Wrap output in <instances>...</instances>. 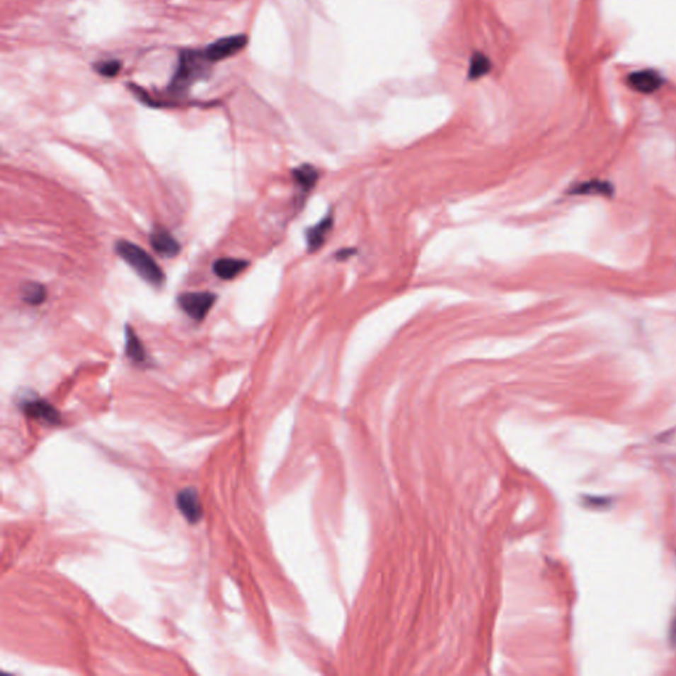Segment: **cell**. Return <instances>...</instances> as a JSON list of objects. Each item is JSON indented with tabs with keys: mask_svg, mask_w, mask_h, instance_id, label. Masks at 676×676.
I'll return each instance as SVG.
<instances>
[{
	"mask_svg": "<svg viewBox=\"0 0 676 676\" xmlns=\"http://www.w3.org/2000/svg\"><path fill=\"white\" fill-rule=\"evenodd\" d=\"M213 65L204 50L180 52L176 70L168 85V93L172 97H185L196 82L204 81L212 74Z\"/></svg>",
	"mask_w": 676,
	"mask_h": 676,
	"instance_id": "cell-1",
	"label": "cell"
},
{
	"mask_svg": "<svg viewBox=\"0 0 676 676\" xmlns=\"http://www.w3.org/2000/svg\"><path fill=\"white\" fill-rule=\"evenodd\" d=\"M247 41L248 38L242 33L234 35V36H226L209 44L204 50L207 59H210L213 64H217L219 61H224L238 55L247 45Z\"/></svg>",
	"mask_w": 676,
	"mask_h": 676,
	"instance_id": "cell-4",
	"label": "cell"
},
{
	"mask_svg": "<svg viewBox=\"0 0 676 676\" xmlns=\"http://www.w3.org/2000/svg\"><path fill=\"white\" fill-rule=\"evenodd\" d=\"M247 267H248V262L245 259L219 258L213 263V271L219 279L231 280L241 273H244Z\"/></svg>",
	"mask_w": 676,
	"mask_h": 676,
	"instance_id": "cell-11",
	"label": "cell"
},
{
	"mask_svg": "<svg viewBox=\"0 0 676 676\" xmlns=\"http://www.w3.org/2000/svg\"><path fill=\"white\" fill-rule=\"evenodd\" d=\"M177 506L188 522L197 523L202 517L201 502L195 489L188 488L180 491L177 495Z\"/></svg>",
	"mask_w": 676,
	"mask_h": 676,
	"instance_id": "cell-7",
	"label": "cell"
},
{
	"mask_svg": "<svg viewBox=\"0 0 676 676\" xmlns=\"http://www.w3.org/2000/svg\"><path fill=\"white\" fill-rule=\"evenodd\" d=\"M491 70V59H488L482 53H474L471 56V65H469V71L468 76L471 79H479L483 76H486Z\"/></svg>",
	"mask_w": 676,
	"mask_h": 676,
	"instance_id": "cell-15",
	"label": "cell"
},
{
	"mask_svg": "<svg viewBox=\"0 0 676 676\" xmlns=\"http://www.w3.org/2000/svg\"><path fill=\"white\" fill-rule=\"evenodd\" d=\"M627 86L641 94H654L666 82L662 73L655 69H641L631 71L626 79Z\"/></svg>",
	"mask_w": 676,
	"mask_h": 676,
	"instance_id": "cell-5",
	"label": "cell"
},
{
	"mask_svg": "<svg viewBox=\"0 0 676 676\" xmlns=\"http://www.w3.org/2000/svg\"><path fill=\"white\" fill-rule=\"evenodd\" d=\"M24 412L41 422L48 423V424H59L61 422L59 413L57 410L45 401L42 399H30L23 404Z\"/></svg>",
	"mask_w": 676,
	"mask_h": 676,
	"instance_id": "cell-8",
	"label": "cell"
},
{
	"mask_svg": "<svg viewBox=\"0 0 676 676\" xmlns=\"http://www.w3.org/2000/svg\"><path fill=\"white\" fill-rule=\"evenodd\" d=\"M216 294L212 292H185L178 296L177 302L189 317L195 321H202L216 303Z\"/></svg>",
	"mask_w": 676,
	"mask_h": 676,
	"instance_id": "cell-3",
	"label": "cell"
},
{
	"mask_svg": "<svg viewBox=\"0 0 676 676\" xmlns=\"http://www.w3.org/2000/svg\"><path fill=\"white\" fill-rule=\"evenodd\" d=\"M671 641L672 643H676V618L672 624V627H671Z\"/></svg>",
	"mask_w": 676,
	"mask_h": 676,
	"instance_id": "cell-17",
	"label": "cell"
},
{
	"mask_svg": "<svg viewBox=\"0 0 676 676\" xmlns=\"http://www.w3.org/2000/svg\"><path fill=\"white\" fill-rule=\"evenodd\" d=\"M569 193L573 196H598L612 198L614 196V186L605 180H590V181H585L573 186L569 190Z\"/></svg>",
	"mask_w": 676,
	"mask_h": 676,
	"instance_id": "cell-9",
	"label": "cell"
},
{
	"mask_svg": "<svg viewBox=\"0 0 676 676\" xmlns=\"http://www.w3.org/2000/svg\"><path fill=\"white\" fill-rule=\"evenodd\" d=\"M294 183L302 189L303 193H308L314 189L319 180V171L311 164H303L292 172Z\"/></svg>",
	"mask_w": 676,
	"mask_h": 676,
	"instance_id": "cell-12",
	"label": "cell"
},
{
	"mask_svg": "<svg viewBox=\"0 0 676 676\" xmlns=\"http://www.w3.org/2000/svg\"><path fill=\"white\" fill-rule=\"evenodd\" d=\"M115 250L119 256L131 265L146 282L154 285L164 283L166 275L144 248L127 241H118Z\"/></svg>",
	"mask_w": 676,
	"mask_h": 676,
	"instance_id": "cell-2",
	"label": "cell"
},
{
	"mask_svg": "<svg viewBox=\"0 0 676 676\" xmlns=\"http://www.w3.org/2000/svg\"><path fill=\"white\" fill-rule=\"evenodd\" d=\"M94 70L98 73L99 76L106 77V79H114L117 77L120 70H122V61L119 59H111L99 61L94 64Z\"/></svg>",
	"mask_w": 676,
	"mask_h": 676,
	"instance_id": "cell-16",
	"label": "cell"
},
{
	"mask_svg": "<svg viewBox=\"0 0 676 676\" xmlns=\"http://www.w3.org/2000/svg\"><path fill=\"white\" fill-rule=\"evenodd\" d=\"M125 331H126V355L134 362H144L146 361V350H144V346L140 341V338L137 337V333L134 332V329L130 325H126Z\"/></svg>",
	"mask_w": 676,
	"mask_h": 676,
	"instance_id": "cell-13",
	"label": "cell"
},
{
	"mask_svg": "<svg viewBox=\"0 0 676 676\" xmlns=\"http://www.w3.org/2000/svg\"><path fill=\"white\" fill-rule=\"evenodd\" d=\"M333 227V217L326 216L323 218L317 225L312 226L307 230L305 236H307V244L311 253H314L321 248V246L325 244L326 236L331 233Z\"/></svg>",
	"mask_w": 676,
	"mask_h": 676,
	"instance_id": "cell-10",
	"label": "cell"
},
{
	"mask_svg": "<svg viewBox=\"0 0 676 676\" xmlns=\"http://www.w3.org/2000/svg\"><path fill=\"white\" fill-rule=\"evenodd\" d=\"M21 297L27 304L39 305L45 302L47 290H45L44 285H40V283L30 282V283H25L23 285Z\"/></svg>",
	"mask_w": 676,
	"mask_h": 676,
	"instance_id": "cell-14",
	"label": "cell"
},
{
	"mask_svg": "<svg viewBox=\"0 0 676 676\" xmlns=\"http://www.w3.org/2000/svg\"><path fill=\"white\" fill-rule=\"evenodd\" d=\"M149 242L157 254L164 258H175L180 253V244L164 227H155L151 231Z\"/></svg>",
	"mask_w": 676,
	"mask_h": 676,
	"instance_id": "cell-6",
	"label": "cell"
}]
</instances>
